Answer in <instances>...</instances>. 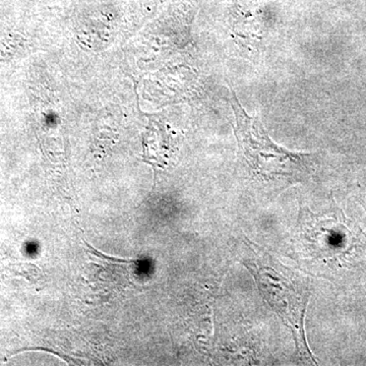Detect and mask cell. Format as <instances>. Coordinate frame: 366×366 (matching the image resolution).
<instances>
[{
    "label": "cell",
    "instance_id": "cell-1",
    "mask_svg": "<svg viewBox=\"0 0 366 366\" xmlns=\"http://www.w3.org/2000/svg\"><path fill=\"white\" fill-rule=\"evenodd\" d=\"M234 132L240 153L252 177L267 182H302L312 173V154L295 153L274 144L259 115L247 114L231 93Z\"/></svg>",
    "mask_w": 366,
    "mask_h": 366
},
{
    "label": "cell",
    "instance_id": "cell-2",
    "mask_svg": "<svg viewBox=\"0 0 366 366\" xmlns=\"http://www.w3.org/2000/svg\"><path fill=\"white\" fill-rule=\"evenodd\" d=\"M255 257L244 261L259 292L272 310L287 325L295 337L301 360L314 361L305 333V317L310 301V282L284 267L266 252L252 250Z\"/></svg>",
    "mask_w": 366,
    "mask_h": 366
},
{
    "label": "cell",
    "instance_id": "cell-3",
    "mask_svg": "<svg viewBox=\"0 0 366 366\" xmlns=\"http://www.w3.org/2000/svg\"><path fill=\"white\" fill-rule=\"evenodd\" d=\"M305 235L320 257H334L345 254L352 245V233L343 215L317 216L308 212Z\"/></svg>",
    "mask_w": 366,
    "mask_h": 366
}]
</instances>
